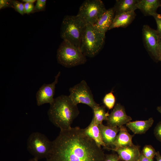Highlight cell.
Returning <instances> with one entry per match:
<instances>
[{"label": "cell", "mask_w": 161, "mask_h": 161, "mask_svg": "<svg viewBox=\"0 0 161 161\" xmlns=\"http://www.w3.org/2000/svg\"><path fill=\"white\" fill-rule=\"evenodd\" d=\"M101 147L78 127L61 130L52 141L46 161H103Z\"/></svg>", "instance_id": "cell-1"}, {"label": "cell", "mask_w": 161, "mask_h": 161, "mask_svg": "<svg viewBox=\"0 0 161 161\" xmlns=\"http://www.w3.org/2000/svg\"><path fill=\"white\" fill-rule=\"evenodd\" d=\"M79 111L68 96L62 95L54 98L47 112L50 121L61 130L68 129Z\"/></svg>", "instance_id": "cell-2"}, {"label": "cell", "mask_w": 161, "mask_h": 161, "mask_svg": "<svg viewBox=\"0 0 161 161\" xmlns=\"http://www.w3.org/2000/svg\"><path fill=\"white\" fill-rule=\"evenodd\" d=\"M86 24L85 21L77 15L65 16L61 24V37L63 40L80 48Z\"/></svg>", "instance_id": "cell-3"}, {"label": "cell", "mask_w": 161, "mask_h": 161, "mask_svg": "<svg viewBox=\"0 0 161 161\" xmlns=\"http://www.w3.org/2000/svg\"><path fill=\"white\" fill-rule=\"evenodd\" d=\"M56 58L59 64L67 68L83 64L86 61V56L80 48L66 40L59 45Z\"/></svg>", "instance_id": "cell-4"}, {"label": "cell", "mask_w": 161, "mask_h": 161, "mask_svg": "<svg viewBox=\"0 0 161 161\" xmlns=\"http://www.w3.org/2000/svg\"><path fill=\"white\" fill-rule=\"evenodd\" d=\"M105 33L96 31L92 26L87 24L80 48L86 57L92 58L99 52L104 44Z\"/></svg>", "instance_id": "cell-5"}, {"label": "cell", "mask_w": 161, "mask_h": 161, "mask_svg": "<svg viewBox=\"0 0 161 161\" xmlns=\"http://www.w3.org/2000/svg\"><path fill=\"white\" fill-rule=\"evenodd\" d=\"M52 145L50 141L44 134L38 132L32 133L27 142V148L33 158L39 160L46 158L49 154Z\"/></svg>", "instance_id": "cell-6"}, {"label": "cell", "mask_w": 161, "mask_h": 161, "mask_svg": "<svg viewBox=\"0 0 161 161\" xmlns=\"http://www.w3.org/2000/svg\"><path fill=\"white\" fill-rule=\"evenodd\" d=\"M106 10L101 0H86L80 6L77 15L87 24L93 25Z\"/></svg>", "instance_id": "cell-7"}, {"label": "cell", "mask_w": 161, "mask_h": 161, "mask_svg": "<svg viewBox=\"0 0 161 161\" xmlns=\"http://www.w3.org/2000/svg\"><path fill=\"white\" fill-rule=\"evenodd\" d=\"M69 97L75 105L81 103L86 104L92 109L100 105L95 101L92 91L86 81L82 80L69 89Z\"/></svg>", "instance_id": "cell-8"}, {"label": "cell", "mask_w": 161, "mask_h": 161, "mask_svg": "<svg viewBox=\"0 0 161 161\" xmlns=\"http://www.w3.org/2000/svg\"><path fill=\"white\" fill-rule=\"evenodd\" d=\"M142 35L143 43L147 51L155 60L161 61L159 38L157 30L147 25H145L143 26Z\"/></svg>", "instance_id": "cell-9"}, {"label": "cell", "mask_w": 161, "mask_h": 161, "mask_svg": "<svg viewBox=\"0 0 161 161\" xmlns=\"http://www.w3.org/2000/svg\"><path fill=\"white\" fill-rule=\"evenodd\" d=\"M59 72L55 77L54 81L52 83L43 84L36 94V97L37 106H39L45 103L52 104L53 102L55 85L57 83L60 75Z\"/></svg>", "instance_id": "cell-10"}, {"label": "cell", "mask_w": 161, "mask_h": 161, "mask_svg": "<svg viewBox=\"0 0 161 161\" xmlns=\"http://www.w3.org/2000/svg\"><path fill=\"white\" fill-rule=\"evenodd\" d=\"M131 120V117L127 115L124 107L120 104L117 103L109 114L106 121L108 126L120 128Z\"/></svg>", "instance_id": "cell-11"}, {"label": "cell", "mask_w": 161, "mask_h": 161, "mask_svg": "<svg viewBox=\"0 0 161 161\" xmlns=\"http://www.w3.org/2000/svg\"><path fill=\"white\" fill-rule=\"evenodd\" d=\"M105 149L116 152L120 160L124 161H137L141 153L139 146L134 144L120 148H110L107 147Z\"/></svg>", "instance_id": "cell-12"}, {"label": "cell", "mask_w": 161, "mask_h": 161, "mask_svg": "<svg viewBox=\"0 0 161 161\" xmlns=\"http://www.w3.org/2000/svg\"><path fill=\"white\" fill-rule=\"evenodd\" d=\"M114 16L115 12L113 7L110 8L107 10L92 26L97 32L105 33L109 30Z\"/></svg>", "instance_id": "cell-13"}, {"label": "cell", "mask_w": 161, "mask_h": 161, "mask_svg": "<svg viewBox=\"0 0 161 161\" xmlns=\"http://www.w3.org/2000/svg\"><path fill=\"white\" fill-rule=\"evenodd\" d=\"M161 2L159 0H138L137 7L145 16H153L157 13V10Z\"/></svg>", "instance_id": "cell-14"}, {"label": "cell", "mask_w": 161, "mask_h": 161, "mask_svg": "<svg viewBox=\"0 0 161 161\" xmlns=\"http://www.w3.org/2000/svg\"><path fill=\"white\" fill-rule=\"evenodd\" d=\"M103 141L106 146L112 145L115 140L120 128L104 125L103 123L98 125Z\"/></svg>", "instance_id": "cell-15"}, {"label": "cell", "mask_w": 161, "mask_h": 161, "mask_svg": "<svg viewBox=\"0 0 161 161\" xmlns=\"http://www.w3.org/2000/svg\"><path fill=\"white\" fill-rule=\"evenodd\" d=\"M136 15L134 11L115 15L109 30L115 28L126 27L133 21Z\"/></svg>", "instance_id": "cell-16"}, {"label": "cell", "mask_w": 161, "mask_h": 161, "mask_svg": "<svg viewBox=\"0 0 161 161\" xmlns=\"http://www.w3.org/2000/svg\"><path fill=\"white\" fill-rule=\"evenodd\" d=\"M154 120L152 117L145 120L130 121L126 124V126L135 134L145 133L152 126Z\"/></svg>", "instance_id": "cell-17"}, {"label": "cell", "mask_w": 161, "mask_h": 161, "mask_svg": "<svg viewBox=\"0 0 161 161\" xmlns=\"http://www.w3.org/2000/svg\"><path fill=\"white\" fill-rule=\"evenodd\" d=\"M84 129L87 135L93 140L99 147H101L102 146L105 148L107 147L103 141L98 126L96 124L93 118L89 125Z\"/></svg>", "instance_id": "cell-18"}, {"label": "cell", "mask_w": 161, "mask_h": 161, "mask_svg": "<svg viewBox=\"0 0 161 161\" xmlns=\"http://www.w3.org/2000/svg\"><path fill=\"white\" fill-rule=\"evenodd\" d=\"M134 135H131L123 126L120 128V131L116 139L112 145L115 148L124 147L133 145L132 138Z\"/></svg>", "instance_id": "cell-19"}, {"label": "cell", "mask_w": 161, "mask_h": 161, "mask_svg": "<svg viewBox=\"0 0 161 161\" xmlns=\"http://www.w3.org/2000/svg\"><path fill=\"white\" fill-rule=\"evenodd\" d=\"M138 0H117L113 7L115 15L134 11L137 9V4Z\"/></svg>", "instance_id": "cell-20"}, {"label": "cell", "mask_w": 161, "mask_h": 161, "mask_svg": "<svg viewBox=\"0 0 161 161\" xmlns=\"http://www.w3.org/2000/svg\"><path fill=\"white\" fill-rule=\"evenodd\" d=\"M92 110L93 112V118L97 125L98 126L102 123L103 120H107L109 114L108 112H106L105 106L99 105Z\"/></svg>", "instance_id": "cell-21"}, {"label": "cell", "mask_w": 161, "mask_h": 161, "mask_svg": "<svg viewBox=\"0 0 161 161\" xmlns=\"http://www.w3.org/2000/svg\"><path fill=\"white\" fill-rule=\"evenodd\" d=\"M105 106L109 109H112L114 106L116 98L112 91L106 94L103 99Z\"/></svg>", "instance_id": "cell-22"}, {"label": "cell", "mask_w": 161, "mask_h": 161, "mask_svg": "<svg viewBox=\"0 0 161 161\" xmlns=\"http://www.w3.org/2000/svg\"><path fill=\"white\" fill-rule=\"evenodd\" d=\"M142 153L145 157L150 159H153L155 156L156 152L152 146L146 145L143 148Z\"/></svg>", "instance_id": "cell-23"}, {"label": "cell", "mask_w": 161, "mask_h": 161, "mask_svg": "<svg viewBox=\"0 0 161 161\" xmlns=\"http://www.w3.org/2000/svg\"><path fill=\"white\" fill-rule=\"evenodd\" d=\"M13 8L15 10L22 15L25 13L24 4L16 0H12Z\"/></svg>", "instance_id": "cell-24"}, {"label": "cell", "mask_w": 161, "mask_h": 161, "mask_svg": "<svg viewBox=\"0 0 161 161\" xmlns=\"http://www.w3.org/2000/svg\"><path fill=\"white\" fill-rule=\"evenodd\" d=\"M46 0H37L33 11L38 12L44 10L46 5Z\"/></svg>", "instance_id": "cell-25"}, {"label": "cell", "mask_w": 161, "mask_h": 161, "mask_svg": "<svg viewBox=\"0 0 161 161\" xmlns=\"http://www.w3.org/2000/svg\"><path fill=\"white\" fill-rule=\"evenodd\" d=\"M153 16L156 21L157 26L156 30L160 38H161V14L157 13Z\"/></svg>", "instance_id": "cell-26"}, {"label": "cell", "mask_w": 161, "mask_h": 161, "mask_svg": "<svg viewBox=\"0 0 161 161\" xmlns=\"http://www.w3.org/2000/svg\"><path fill=\"white\" fill-rule=\"evenodd\" d=\"M154 134L157 140L161 142V121L159 122L155 127Z\"/></svg>", "instance_id": "cell-27"}, {"label": "cell", "mask_w": 161, "mask_h": 161, "mask_svg": "<svg viewBox=\"0 0 161 161\" xmlns=\"http://www.w3.org/2000/svg\"><path fill=\"white\" fill-rule=\"evenodd\" d=\"M119 160L118 155L111 154L105 155L103 161H119Z\"/></svg>", "instance_id": "cell-28"}, {"label": "cell", "mask_w": 161, "mask_h": 161, "mask_svg": "<svg viewBox=\"0 0 161 161\" xmlns=\"http://www.w3.org/2000/svg\"><path fill=\"white\" fill-rule=\"evenodd\" d=\"M8 7H13L12 0H0V9H1Z\"/></svg>", "instance_id": "cell-29"}, {"label": "cell", "mask_w": 161, "mask_h": 161, "mask_svg": "<svg viewBox=\"0 0 161 161\" xmlns=\"http://www.w3.org/2000/svg\"><path fill=\"white\" fill-rule=\"evenodd\" d=\"M24 6L25 13L28 14L33 11L34 8L33 3H25Z\"/></svg>", "instance_id": "cell-30"}, {"label": "cell", "mask_w": 161, "mask_h": 161, "mask_svg": "<svg viewBox=\"0 0 161 161\" xmlns=\"http://www.w3.org/2000/svg\"><path fill=\"white\" fill-rule=\"evenodd\" d=\"M137 161H154L153 159H150L145 157L141 153Z\"/></svg>", "instance_id": "cell-31"}, {"label": "cell", "mask_w": 161, "mask_h": 161, "mask_svg": "<svg viewBox=\"0 0 161 161\" xmlns=\"http://www.w3.org/2000/svg\"><path fill=\"white\" fill-rule=\"evenodd\" d=\"M155 157L157 161H161V155L159 151L156 152Z\"/></svg>", "instance_id": "cell-32"}, {"label": "cell", "mask_w": 161, "mask_h": 161, "mask_svg": "<svg viewBox=\"0 0 161 161\" xmlns=\"http://www.w3.org/2000/svg\"><path fill=\"white\" fill-rule=\"evenodd\" d=\"M36 1L35 0H23L22 1L25 3H33Z\"/></svg>", "instance_id": "cell-33"}, {"label": "cell", "mask_w": 161, "mask_h": 161, "mask_svg": "<svg viewBox=\"0 0 161 161\" xmlns=\"http://www.w3.org/2000/svg\"><path fill=\"white\" fill-rule=\"evenodd\" d=\"M159 48L160 55L161 57V38H159Z\"/></svg>", "instance_id": "cell-34"}, {"label": "cell", "mask_w": 161, "mask_h": 161, "mask_svg": "<svg viewBox=\"0 0 161 161\" xmlns=\"http://www.w3.org/2000/svg\"><path fill=\"white\" fill-rule=\"evenodd\" d=\"M27 161H38V160L33 157L29 159Z\"/></svg>", "instance_id": "cell-35"}, {"label": "cell", "mask_w": 161, "mask_h": 161, "mask_svg": "<svg viewBox=\"0 0 161 161\" xmlns=\"http://www.w3.org/2000/svg\"><path fill=\"white\" fill-rule=\"evenodd\" d=\"M157 110L161 114V106L157 107Z\"/></svg>", "instance_id": "cell-36"}, {"label": "cell", "mask_w": 161, "mask_h": 161, "mask_svg": "<svg viewBox=\"0 0 161 161\" xmlns=\"http://www.w3.org/2000/svg\"><path fill=\"white\" fill-rule=\"evenodd\" d=\"M160 6H161V4L160 5Z\"/></svg>", "instance_id": "cell-37"}]
</instances>
